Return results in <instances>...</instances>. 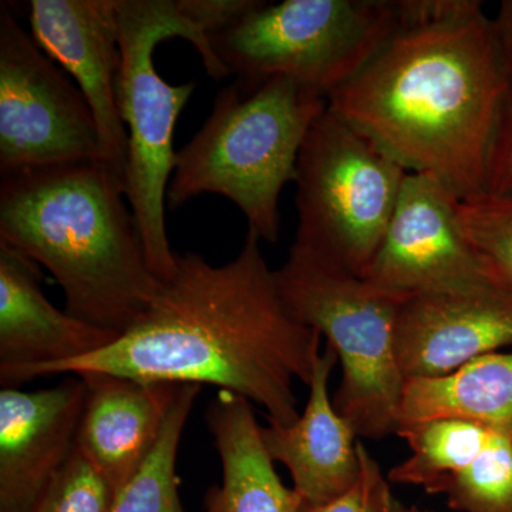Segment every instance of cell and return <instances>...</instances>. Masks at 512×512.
<instances>
[{
  "label": "cell",
  "mask_w": 512,
  "mask_h": 512,
  "mask_svg": "<svg viewBox=\"0 0 512 512\" xmlns=\"http://www.w3.org/2000/svg\"><path fill=\"white\" fill-rule=\"evenodd\" d=\"M322 335L288 312L261 238L248 228L225 265L177 254L150 308L109 346L30 370L37 377L111 373L146 383L211 384L265 410L269 426L299 419L295 383L311 384Z\"/></svg>",
  "instance_id": "cell-1"
},
{
  "label": "cell",
  "mask_w": 512,
  "mask_h": 512,
  "mask_svg": "<svg viewBox=\"0 0 512 512\" xmlns=\"http://www.w3.org/2000/svg\"><path fill=\"white\" fill-rule=\"evenodd\" d=\"M397 3L402 26L328 109L409 173L474 197L511 89L493 20L478 0Z\"/></svg>",
  "instance_id": "cell-2"
},
{
  "label": "cell",
  "mask_w": 512,
  "mask_h": 512,
  "mask_svg": "<svg viewBox=\"0 0 512 512\" xmlns=\"http://www.w3.org/2000/svg\"><path fill=\"white\" fill-rule=\"evenodd\" d=\"M126 201L123 178L97 160L28 168L0 183V242L53 275L64 311L117 335L161 285Z\"/></svg>",
  "instance_id": "cell-3"
},
{
  "label": "cell",
  "mask_w": 512,
  "mask_h": 512,
  "mask_svg": "<svg viewBox=\"0 0 512 512\" xmlns=\"http://www.w3.org/2000/svg\"><path fill=\"white\" fill-rule=\"evenodd\" d=\"M328 99L285 77L244 93L237 83L218 94L201 130L177 151L167 205L178 210L202 194L234 202L261 241L281 235L279 198L295 183L299 154Z\"/></svg>",
  "instance_id": "cell-4"
},
{
  "label": "cell",
  "mask_w": 512,
  "mask_h": 512,
  "mask_svg": "<svg viewBox=\"0 0 512 512\" xmlns=\"http://www.w3.org/2000/svg\"><path fill=\"white\" fill-rule=\"evenodd\" d=\"M275 282L293 318L325 336L342 366L333 404L359 439L396 434L404 377L394 328L404 296L379 288L348 265L295 241Z\"/></svg>",
  "instance_id": "cell-5"
},
{
  "label": "cell",
  "mask_w": 512,
  "mask_h": 512,
  "mask_svg": "<svg viewBox=\"0 0 512 512\" xmlns=\"http://www.w3.org/2000/svg\"><path fill=\"white\" fill-rule=\"evenodd\" d=\"M121 64L117 107L127 128L126 197L143 238L148 262L161 282L173 275L177 254L165 228V204L177 151L174 130L195 83L165 82L154 64L156 47L181 37L200 53L208 76H229L210 39L181 15L175 0H117Z\"/></svg>",
  "instance_id": "cell-6"
},
{
  "label": "cell",
  "mask_w": 512,
  "mask_h": 512,
  "mask_svg": "<svg viewBox=\"0 0 512 512\" xmlns=\"http://www.w3.org/2000/svg\"><path fill=\"white\" fill-rule=\"evenodd\" d=\"M400 26L397 0H285L262 3L210 42L244 93L285 77L329 99Z\"/></svg>",
  "instance_id": "cell-7"
},
{
  "label": "cell",
  "mask_w": 512,
  "mask_h": 512,
  "mask_svg": "<svg viewBox=\"0 0 512 512\" xmlns=\"http://www.w3.org/2000/svg\"><path fill=\"white\" fill-rule=\"evenodd\" d=\"M407 174L375 141L326 109L299 154L295 241L335 256L365 276Z\"/></svg>",
  "instance_id": "cell-8"
},
{
  "label": "cell",
  "mask_w": 512,
  "mask_h": 512,
  "mask_svg": "<svg viewBox=\"0 0 512 512\" xmlns=\"http://www.w3.org/2000/svg\"><path fill=\"white\" fill-rule=\"evenodd\" d=\"M96 160L103 156L92 107L2 3L0 174Z\"/></svg>",
  "instance_id": "cell-9"
},
{
  "label": "cell",
  "mask_w": 512,
  "mask_h": 512,
  "mask_svg": "<svg viewBox=\"0 0 512 512\" xmlns=\"http://www.w3.org/2000/svg\"><path fill=\"white\" fill-rule=\"evenodd\" d=\"M460 201L431 175L407 174L367 281L404 298L495 284L461 228Z\"/></svg>",
  "instance_id": "cell-10"
},
{
  "label": "cell",
  "mask_w": 512,
  "mask_h": 512,
  "mask_svg": "<svg viewBox=\"0 0 512 512\" xmlns=\"http://www.w3.org/2000/svg\"><path fill=\"white\" fill-rule=\"evenodd\" d=\"M30 35L70 74L92 107L103 161L126 183L128 134L117 107V0H32Z\"/></svg>",
  "instance_id": "cell-11"
},
{
  "label": "cell",
  "mask_w": 512,
  "mask_h": 512,
  "mask_svg": "<svg viewBox=\"0 0 512 512\" xmlns=\"http://www.w3.org/2000/svg\"><path fill=\"white\" fill-rule=\"evenodd\" d=\"M512 348V291L491 284L404 299L394 350L404 380L439 379Z\"/></svg>",
  "instance_id": "cell-12"
},
{
  "label": "cell",
  "mask_w": 512,
  "mask_h": 512,
  "mask_svg": "<svg viewBox=\"0 0 512 512\" xmlns=\"http://www.w3.org/2000/svg\"><path fill=\"white\" fill-rule=\"evenodd\" d=\"M86 383L69 376L50 389L0 392V512H30L76 447Z\"/></svg>",
  "instance_id": "cell-13"
},
{
  "label": "cell",
  "mask_w": 512,
  "mask_h": 512,
  "mask_svg": "<svg viewBox=\"0 0 512 512\" xmlns=\"http://www.w3.org/2000/svg\"><path fill=\"white\" fill-rule=\"evenodd\" d=\"M28 256L0 242V383L18 387L30 370L99 352L119 338L60 311L42 289Z\"/></svg>",
  "instance_id": "cell-14"
},
{
  "label": "cell",
  "mask_w": 512,
  "mask_h": 512,
  "mask_svg": "<svg viewBox=\"0 0 512 512\" xmlns=\"http://www.w3.org/2000/svg\"><path fill=\"white\" fill-rule=\"evenodd\" d=\"M79 376L86 402L74 448L117 494L156 446L181 384L101 372Z\"/></svg>",
  "instance_id": "cell-15"
},
{
  "label": "cell",
  "mask_w": 512,
  "mask_h": 512,
  "mask_svg": "<svg viewBox=\"0 0 512 512\" xmlns=\"http://www.w3.org/2000/svg\"><path fill=\"white\" fill-rule=\"evenodd\" d=\"M326 345L313 367L309 397L299 419L288 427H262L266 453L291 474L293 490L305 503L323 504L349 491L360 476L359 437L340 416L329 394L338 363Z\"/></svg>",
  "instance_id": "cell-16"
},
{
  "label": "cell",
  "mask_w": 512,
  "mask_h": 512,
  "mask_svg": "<svg viewBox=\"0 0 512 512\" xmlns=\"http://www.w3.org/2000/svg\"><path fill=\"white\" fill-rule=\"evenodd\" d=\"M222 468L205 512H298L301 495L282 483L266 453L261 424L244 397L220 390L205 414Z\"/></svg>",
  "instance_id": "cell-17"
},
{
  "label": "cell",
  "mask_w": 512,
  "mask_h": 512,
  "mask_svg": "<svg viewBox=\"0 0 512 512\" xmlns=\"http://www.w3.org/2000/svg\"><path fill=\"white\" fill-rule=\"evenodd\" d=\"M434 419L478 421L512 437V350L478 357L439 379L406 380L397 430Z\"/></svg>",
  "instance_id": "cell-18"
},
{
  "label": "cell",
  "mask_w": 512,
  "mask_h": 512,
  "mask_svg": "<svg viewBox=\"0 0 512 512\" xmlns=\"http://www.w3.org/2000/svg\"><path fill=\"white\" fill-rule=\"evenodd\" d=\"M493 427L466 419H434L400 427L410 456L387 474L390 483L414 485L437 494L448 478L467 466L483 450Z\"/></svg>",
  "instance_id": "cell-19"
},
{
  "label": "cell",
  "mask_w": 512,
  "mask_h": 512,
  "mask_svg": "<svg viewBox=\"0 0 512 512\" xmlns=\"http://www.w3.org/2000/svg\"><path fill=\"white\" fill-rule=\"evenodd\" d=\"M201 387L181 384L156 446L116 494L111 512H184L177 474L178 448Z\"/></svg>",
  "instance_id": "cell-20"
},
{
  "label": "cell",
  "mask_w": 512,
  "mask_h": 512,
  "mask_svg": "<svg viewBox=\"0 0 512 512\" xmlns=\"http://www.w3.org/2000/svg\"><path fill=\"white\" fill-rule=\"evenodd\" d=\"M437 494L458 512H512V437L494 430L483 450Z\"/></svg>",
  "instance_id": "cell-21"
},
{
  "label": "cell",
  "mask_w": 512,
  "mask_h": 512,
  "mask_svg": "<svg viewBox=\"0 0 512 512\" xmlns=\"http://www.w3.org/2000/svg\"><path fill=\"white\" fill-rule=\"evenodd\" d=\"M458 218L487 274L512 291V195L481 192L464 198Z\"/></svg>",
  "instance_id": "cell-22"
},
{
  "label": "cell",
  "mask_w": 512,
  "mask_h": 512,
  "mask_svg": "<svg viewBox=\"0 0 512 512\" xmlns=\"http://www.w3.org/2000/svg\"><path fill=\"white\" fill-rule=\"evenodd\" d=\"M114 498L113 488L74 448L30 512H111Z\"/></svg>",
  "instance_id": "cell-23"
},
{
  "label": "cell",
  "mask_w": 512,
  "mask_h": 512,
  "mask_svg": "<svg viewBox=\"0 0 512 512\" xmlns=\"http://www.w3.org/2000/svg\"><path fill=\"white\" fill-rule=\"evenodd\" d=\"M360 476L345 494L328 503L302 501L298 512H400V501L394 498L389 478L383 476L376 458L359 440Z\"/></svg>",
  "instance_id": "cell-24"
},
{
  "label": "cell",
  "mask_w": 512,
  "mask_h": 512,
  "mask_svg": "<svg viewBox=\"0 0 512 512\" xmlns=\"http://www.w3.org/2000/svg\"><path fill=\"white\" fill-rule=\"evenodd\" d=\"M262 3L259 0H175L181 15L208 39L231 29Z\"/></svg>",
  "instance_id": "cell-25"
},
{
  "label": "cell",
  "mask_w": 512,
  "mask_h": 512,
  "mask_svg": "<svg viewBox=\"0 0 512 512\" xmlns=\"http://www.w3.org/2000/svg\"><path fill=\"white\" fill-rule=\"evenodd\" d=\"M484 192L512 195V87L505 97L495 126L488 153Z\"/></svg>",
  "instance_id": "cell-26"
},
{
  "label": "cell",
  "mask_w": 512,
  "mask_h": 512,
  "mask_svg": "<svg viewBox=\"0 0 512 512\" xmlns=\"http://www.w3.org/2000/svg\"><path fill=\"white\" fill-rule=\"evenodd\" d=\"M491 20H493L498 52H500L505 74H507L508 82L512 87V0L501 2L497 15Z\"/></svg>",
  "instance_id": "cell-27"
},
{
  "label": "cell",
  "mask_w": 512,
  "mask_h": 512,
  "mask_svg": "<svg viewBox=\"0 0 512 512\" xmlns=\"http://www.w3.org/2000/svg\"><path fill=\"white\" fill-rule=\"evenodd\" d=\"M400 512H433L430 510H421L419 507H406V505H400Z\"/></svg>",
  "instance_id": "cell-28"
}]
</instances>
